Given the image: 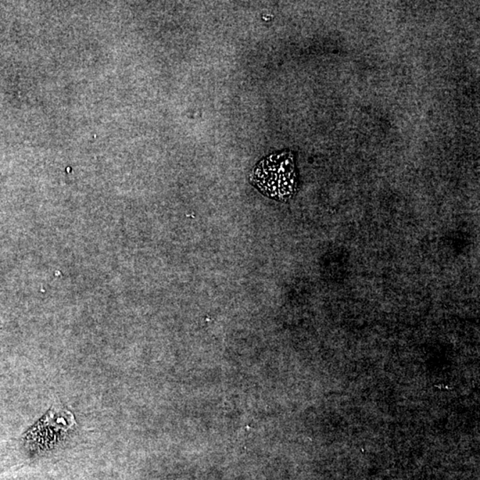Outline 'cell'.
<instances>
[{"label": "cell", "mask_w": 480, "mask_h": 480, "mask_svg": "<svg viewBox=\"0 0 480 480\" xmlns=\"http://www.w3.org/2000/svg\"><path fill=\"white\" fill-rule=\"evenodd\" d=\"M250 182L268 198L286 202L298 188L295 157L289 150L264 157L254 167Z\"/></svg>", "instance_id": "1"}]
</instances>
